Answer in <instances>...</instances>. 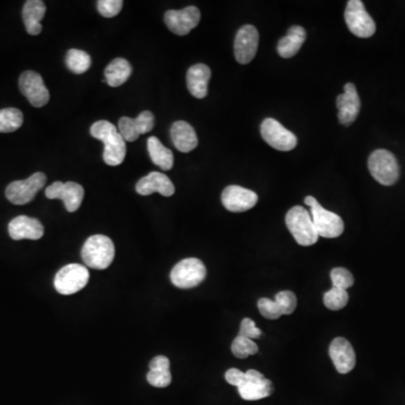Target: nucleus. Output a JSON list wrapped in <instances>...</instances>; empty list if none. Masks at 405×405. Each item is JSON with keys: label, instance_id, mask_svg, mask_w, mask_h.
Segmentation results:
<instances>
[{"label": "nucleus", "instance_id": "obj_1", "mask_svg": "<svg viewBox=\"0 0 405 405\" xmlns=\"http://www.w3.org/2000/svg\"><path fill=\"white\" fill-rule=\"evenodd\" d=\"M225 379L230 385L238 388L239 394L245 401H258L270 397L274 388L273 383L258 370H249L243 372L231 368L225 372Z\"/></svg>", "mask_w": 405, "mask_h": 405}, {"label": "nucleus", "instance_id": "obj_2", "mask_svg": "<svg viewBox=\"0 0 405 405\" xmlns=\"http://www.w3.org/2000/svg\"><path fill=\"white\" fill-rule=\"evenodd\" d=\"M90 135L104 144L105 164L112 167L122 164L126 159V144L117 126L108 121H98L90 128Z\"/></svg>", "mask_w": 405, "mask_h": 405}, {"label": "nucleus", "instance_id": "obj_3", "mask_svg": "<svg viewBox=\"0 0 405 405\" xmlns=\"http://www.w3.org/2000/svg\"><path fill=\"white\" fill-rule=\"evenodd\" d=\"M81 257L88 267L94 269H106L115 257V247L108 236L96 234L87 239Z\"/></svg>", "mask_w": 405, "mask_h": 405}, {"label": "nucleus", "instance_id": "obj_4", "mask_svg": "<svg viewBox=\"0 0 405 405\" xmlns=\"http://www.w3.org/2000/svg\"><path fill=\"white\" fill-rule=\"evenodd\" d=\"M285 222L289 232L292 233L298 245L309 247L316 245L319 240V234L316 232L310 212L302 206H294L289 209Z\"/></svg>", "mask_w": 405, "mask_h": 405}, {"label": "nucleus", "instance_id": "obj_5", "mask_svg": "<svg viewBox=\"0 0 405 405\" xmlns=\"http://www.w3.org/2000/svg\"><path fill=\"white\" fill-rule=\"evenodd\" d=\"M305 204L311 207V216L319 236L334 239L343 234L345 224L339 215L323 209L313 196L305 197Z\"/></svg>", "mask_w": 405, "mask_h": 405}, {"label": "nucleus", "instance_id": "obj_6", "mask_svg": "<svg viewBox=\"0 0 405 405\" xmlns=\"http://www.w3.org/2000/svg\"><path fill=\"white\" fill-rule=\"evenodd\" d=\"M368 169L381 185L392 186L399 180V164L395 155L388 150L379 149L372 152L368 159Z\"/></svg>", "mask_w": 405, "mask_h": 405}, {"label": "nucleus", "instance_id": "obj_7", "mask_svg": "<svg viewBox=\"0 0 405 405\" xmlns=\"http://www.w3.org/2000/svg\"><path fill=\"white\" fill-rule=\"evenodd\" d=\"M89 270L79 264H70L58 271L54 277V287L62 295H72L85 288L89 282Z\"/></svg>", "mask_w": 405, "mask_h": 405}, {"label": "nucleus", "instance_id": "obj_8", "mask_svg": "<svg viewBox=\"0 0 405 405\" xmlns=\"http://www.w3.org/2000/svg\"><path fill=\"white\" fill-rule=\"evenodd\" d=\"M206 277V267L197 258H187L179 261L170 274L175 286L182 289L194 288Z\"/></svg>", "mask_w": 405, "mask_h": 405}, {"label": "nucleus", "instance_id": "obj_9", "mask_svg": "<svg viewBox=\"0 0 405 405\" xmlns=\"http://www.w3.org/2000/svg\"><path fill=\"white\" fill-rule=\"evenodd\" d=\"M345 19L349 31L358 37L367 39L375 34V21L367 12L361 0H350L347 3Z\"/></svg>", "mask_w": 405, "mask_h": 405}, {"label": "nucleus", "instance_id": "obj_10", "mask_svg": "<svg viewBox=\"0 0 405 405\" xmlns=\"http://www.w3.org/2000/svg\"><path fill=\"white\" fill-rule=\"evenodd\" d=\"M46 182V176L43 173H35L25 180H16L7 186L6 197L15 205H25L34 200Z\"/></svg>", "mask_w": 405, "mask_h": 405}, {"label": "nucleus", "instance_id": "obj_11", "mask_svg": "<svg viewBox=\"0 0 405 405\" xmlns=\"http://www.w3.org/2000/svg\"><path fill=\"white\" fill-rule=\"evenodd\" d=\"M260 130L264 140L278 151H292L298 146L296 135L284 128L276 119H266Z\"/></svg>", "mask_w": 405, "mask_h": 405}, {"label": "nucleus", "instance_id": "obj_12", "mask_svg": "<svg viewBox=\"0 0 405 405\" xmlns=\"http://www.w3.org/2000/svg\"><path fill=\"white\" fill-rule=\"evenodd\" d=\"M45 196L49 200H62L67 211L74 213L80 207L85 191L77 182H55L45 189Z\"/></svg>", "mask_w": 405, "mask_h": 405}, {"label": "nucleus", "instance_id": "obj_13", "mask_svg": "<svg viewBox=\"0 0 405 405\" xmlns=\"http://www.w3.org/2000/svg\"><path fill=\"white\" fill-rule=\"evenodd\" d=\"M19 89L34 107H43L50 101L48 88L37 72L25 71L21 74Z\"/></svg>", "mask_w": 405, "mask_h": 405}, {"label": "nucleus", "instance_id": "obj_14", "mask_svg": "<svg viewBox=\"0 0 405 405\" xmlns=\"http://www.w3.org/2000/svg\"><path fill=\"white\" fill-rule=\"evenodd\" d=\"M200 21V9L195 6H188L182 10H168L164 14V23L168 28L179 36L187 35Z\"/></svg>", "mask_w": 405, "mask_h": 405}, {"label": "nucleus", "instance_id": "obj_15", "mask_svg": "<svg viewBox=\"0 0 405 405\" xmlns=\"http://www.w3.org/2000/svg\"><path fill=\"white\" fill-rule=\"evenodd\" d=\"M259 45V33L252 25L242 26L236 33L234 41V55L241 64L250 63L256 57Z\"/></svg>", "mask_w": 405, "mask_h": 405}, {"label": "nucleus", "instance_id": "obj_16", "mask_svg": "<svg viewBox=\"0 0 405 405\" xmlns=\"http://www.w3.org/2000/svg\"><path fill=\"white\" fill-rule=\"evenodd\" d=\"M257 203L258 195L241 186H227L222 193V204L227 211L233 213L249 211L256 206Z\"/></svg>", "mask_w": 405, "mask_h": 405}, {"label": "nucleus", "instance_id": "obj_17", "mask_svg": "<svg viewBox=\"0 0 405 405\" xmlns=\"http://www.w3.org/2000/svg\"><path fill=\"white\" fill-rule=\"evenodd\" d=\"M155 128V117L149 110L142 112L137 119L122 117L119 121V131L128 142L137 141L141 135H146Z\"/></svg>", "mask_w": 405, "mask_h": 405}, {"label": "nucleus", "instance_id": "obj_18", "mask_svg": "<svg viewBox=\"0 0 405 405\" xmlns=\"http://www.w3.org/2000/svg\"><path fill=\"white\" fill-rule=\"evenodd\" d=\"M337 107L339 110L338 119L340 124L345 126H352L361 112V98L354 84L345 86V93L338 96Z\"/></svg>", "mask_w": 405, "mask_h": 405}, {"label": "nucleus", "instance_id": "obj_19", "mask_svg": "<svg viewBox=\"0 0 405 405\" xmlns=\"http://www.w3.org/2000/svg\"><path fill=\"white\" fill-rule=\"evenodd\" d=\"M331 361L340 374H348L356 366V354L352 343L345 338H336L329 348Z\"/></svg>", "mask_w": 405, "mask_h": 405}, {"label": "nucleus", "instance_id": "obj_20", "mask_svg": "<svg viewBox=\"0 0 405 405\" xmlns=\"http://www.w3.org/2000/svg\"><path fill=\"white\" fill-rule=\"evenodd\" d=\"M8 233L10 238L16 241L24 239L39 240L44 236V227L37 218L19 215L10 221V223L8 224Z\"/></svg>", "mask_w": 405, "mask_h": 405}, {"label": "nucleus", "instance_id": "obj_21", "mask_svg": "<svg viewBox=\"0 0 405 405\" xmlns=\"http://www.w3.org/2000/svg\"><path fill=\"white\" fill-rule=\"evenodd\" d=\"M137 194L142 196L159 193L162 196L170 197L175 194V186L169 177L158 171H152L148 176L141 178L135 186Z\"/></svg>", "mask_w": 405, "mask_h": 405}, {"label": "nucleus", "instance_id": "obj_22", "mask_svg": "<svg viewBox=\"0 0 405 405\" xmlns=\"http://www.w3.org/2000/svg\"><path fill=\"white\" fill-rule=\"evenodd\" d=\"M187 88L196 98H205L209 92V81L211 79V69L203 63H197L187 71Z\"/></svg>", "mask_w": 405, "mask_h": 405}, {"label": "nucleus", "instance_id": "obj_23", "mask_svg": "<svg viewBox=\"0 0 405 405\" xmlns=\"http://www.w3.org/2000/svg\"><path fill=\"white\" fill-rule=\"evenodd\" d=\"M170 133H171L173 146H176V149L180 152L187 153V152L193 151L198 146V139H197L194 128L185 121L173 123Z\"/></svg>", "mask_w": 405, "mask_h": 405}, {"label": "nucleus", "instance_id": "obj_24", "mask_svg": "<svg viewBox=\"0 0 405 405\" xmlns=\"http://www.w3.org/2000/svg\"><path fill=\"white\" fill-rule=\"evenodd\" d=\"M46 6L41 0H28L23 8V21L30 35H39L42 32L41 21L45 16Z\"/></svg>", "mask_w": 405, "mask_h": 405}, {"label": "nucleus", "instance_id": "obj_25", "mask_svg": "<svg viewBox=\"0 0 405 405\" xmlns=\"http://www.w3.org/2000/svg\"><path fill=\"white\" fill-rule=\"evenodd\" d=\"M149 372L146 379L155 388H167L171 384L173 377L170 372V361L166 356H157L149 363Z\"/></svg>", "mask_w": 405, "mask_h": 405}, {"label": "nucleus", "instance_id": "obj_26", "mask_svg": "<svg viewBox=\"0 0 405 405\" xmlns=\"http://www.w3.org/2000/svg\"><path fill=\"white\" fill-rule=\"evenodd\" d=\"M305 39H307V32L303 27L294 25L289 28L286 36L279 40L277 46L278 54L284 59L294 57L298 51L301 50Z\"/></svg>", "mask_w": 405, "mask_h": 405}, {"label": "nucleus", "instance_id": "obj_27", "mask_svg": "<svg viewBox=\"0 0 405 405\" xmlns=\"http://www.w3.org/2000/svg\"><path fill=\"white\" fill-rule=\"evenodd\" d=\"M131 63L128 60L117 58L105 69V80L110 87L122 86L131 77Z\"/></svg>", "mask_w": 405, "mask_h": 405}, {"label": "nucleus", "instance_id": "obj_28", "mask_svg": "<svg viewBox=\"0 0 405 405\" xmlns=\"http://www.w3.org/2000/svg\"><path fill=\"white\" fill-rule=\"evenodd\" d=\"M148 151L152 162L162 170H171L173 166V153L164 144L158 137H151L148 139Z\"/></svg>", "mask_w": 405, "mask_h": 405}, {"label": "nucleus", "instance_id": "obj_29", "mask_svg": "<svg viewBox=\"0 0 405 405\" xmlns=\"http://www.w3.org/2000/svg\"><path fill=\"white\" fill-rule=\"evenodd\" d=\"M66 64L70 71L76 75H81L89 70L92 66V58L85 51L71 49L67 53Z\"/></svg>", "mask_w": 405, "mask_h": 405}, {"label": "nucleus", "instance_id": "obj_30", "mask_svg": "<svg viewBox=\"0 0 405 405\" xmlns=\"http://www.w3.org/2000/svg\"><path fill=\"white\" fill-rule=\"evenodd\" d=\"M24 117L17 108L0 110V133H12L23 126Z\"/></svg>", "mask_w": 405, "mask_h": 405}, {"label": "nucleus", "instance_id": "obj_31", "mask_svg": "<svg viewBox=\"0 0 405 405\" xmlns=\"http://www.w3.org/2000/svg\"><path fill=\"white\" fill-rule=\"evenodd\" d=\"M348 292L345 289L336 288V287H332L323 296L325 307L331 311L343 310V307L348 304Z\"/></svg>", "mask_w": 405, "mask_h": 405}, {"label": "nucleus", "instance_id": "obj_32", "mask_svg": "<svg viewBox=\"0 0 405 405\" xmlns=\"http://www.w3.org/2000/svg\"><path fill=\"white\" fill-rule=\"evenodd\" d=\"M232 354L236 358L240 359H245L249 357L251 354H256L259 350L257 343L253 340L248 339V338L238 336L236 339L233 340L232 346H231Z\"/></svg>", "mask_w": 405, "mask_h": 405}, {"label": "nucleus", "instance_id": "obj_33", "mask_svg": "<svg viewBox=\"0 0 405 405\" xmlns=\"http://www.w3.org/2000/svg\"><path fill=\"white\" fill-rule=\"evenodd\" d=\"M275 302L277 303L282 316H291L298 307V298L291 291H282L276 294Z\"/></svg>", "mask_w": 405, "mask_h": 405}, {"label": "nucleus", "instance_id": "obj_34", "mask_svg": "<svg viewBox=\"0 0 405 405\" xmlns=\"http://www.w3.org/2000/svg\"><path fill=\"white\" fill-rule=\"evenodd\" d=\"M331 280H332L334 287L345 289V291L350 288L354 283V276H352V273L348 269L343 268V267L331 270Z\"/></svg>", "mask_w": 405, "mask_h": 405}, {"label": "nucleus", "instance_id": "obj_35", "mask_svg": "<svg viewBox=\"0 0 405 405\" xmlns=\"http://www.w3.org/2000/svg\"><path fill=\"white\" fill-rule=\"evenodd\" d=\"M123 3H124L122 0H99L97 9L99 14L104 17H115L122 10Z\"/></svg>", "mask_w": 405, "mask_h": 405}, {"label": "nucleus", "instance_id": "obj_36", "mask_svg": "<svg viewBox=\"0 0 405 405\" xmlns=\"http://www.w3.org/2000/svg\"><path fill=\"white\" fill-rule=\"evenodd\" d=\"M258 309L261 316L266 319L277 320L282 316L279 307L275 301H271L269 298H260L258 301Z\"/></svg>", "mask_w": 405, "mask_h": 405}, {"label": "nucleus", "instance_id": "obj_37", "mask_svg": "<svg viewBox=\"0 0 405 405\" xmlns=\"http://www.w3.org/2000/svg\"><path fill=\"white\" fill-rule=\"evenodd\" d=\"M238 336L248 338V339H257L261 336V330L257 328L256 323L251 319L242 320L241 325H240V330H239Z\"/></svg>", "mask_w": 405, "mask_h": 405}]
</instances>
